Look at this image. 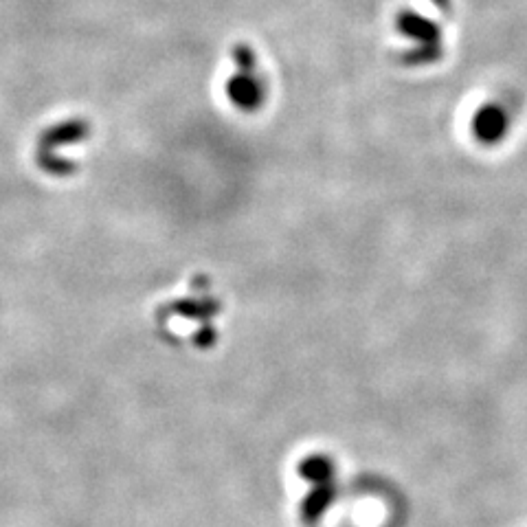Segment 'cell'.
<instances>
[{
  "instance_id": "3957f363",
  "label": "cell",
  "mask_w": 527,
  "mask_h": 527,
  "mask_svg": "<svg viewBox=\"0 0 527 527\" xmlns=\"http://www.w3.org/2000/svg\"><path fill=\"white\" fill-rule=\"evenodd\" d=\"M501 130H503V119L497 110H486L477 121V132L484 139H495Z\"/></svg>"
},
{
  "instance_id": "6da1fadb",
  "label": "cell",
  "mask_w": 527,
  "mask_h": 527,
  "mask_svg": "<svg viewBox=\"0 0 527 527\" xmlns=\"http://www.w3.org/2000/svg\"><path fill=\"white\" fill-rule=\"evenodd\" d=\"M396 27L402 38H409L418 44V49L411 51V62H426L429 60L426 53H435L433 44L440 38V29H437L435 22L420 16L413 9H402L396 18Z\"/></svg>"
},
{
  "instance_id": "7a4b0ae2",
  "label": "cell",
  "mask_w": 527,
  "mask_h": 527,
  "mask_svg": "<svg viewBox=\"0 0 527 527\" xmlns=\"http://www.w3.org/2000/svg\"><path fill=\"white\" fill-rule=\"evenodd\" d=\"M262 77L255 73V66H251V69H240L238 75L231 77L229 82V95L235 104H238L240 108H255L257 104L262 102L264 97V88H262Z\"/></svg>"
}]
</instances>
